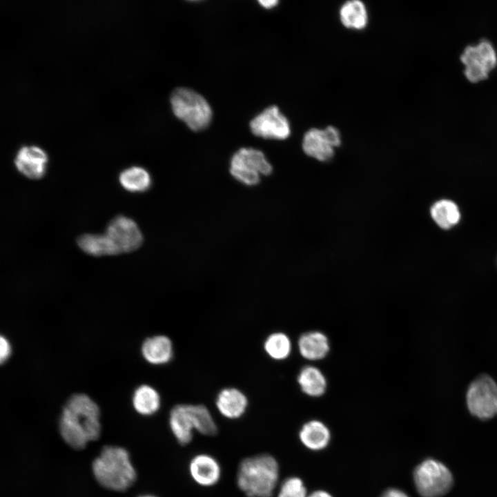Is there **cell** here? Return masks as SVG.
I'll list each match as a JSON object with an SVG mask.
<instances>
[{
  "instance_id": "obj_1",
  "label": "cell",
  "mask_w": 497,
  "mask_h": 497,
  "mask_svg": "<svg viewBox=\"0 0 497 497\" xmlns=\"http://www.w3.org/2000/svg\"><path fill=\"white\" fill-rule=\"evenodd\" d=\"M98 405L86 394L75 393L65 403L59 430L64 441L75 449H81L97 440L101 431Z\"/></svg>"
},
{
  "instance_id": "obj_2",
  "label": "cell",
  "mask_w": 497,
  "mask_h": 497,
  "mask_svg": "<svg viewBox=\"0 0 497 497\" xmlns=\"http://www.w3.org/2000/svg\"><path fill=\"white\" fill-rule=\"evenodd\" d=\"M279 479V466L266 454L242 460L237 471L236 483L246 497H271Z\"/></svg>"
},
{
  "instance_id": "obj_3",
  "label": "cell",
  "mask_w": 497,
  "mask_h": 497,
  "mask_svg": "<svg viewBox=\"0 0 497 497\" xmlns=\"http://www.w3.org/2000/svg\"><path fill=\"white\" fill-rule=\"evenodd\" d=\"M92 470L101 485L114 491H124L136 480L128 453L119 447H104L94 460Z\"/></svg>"
},
{
  "instance_id": "obj_4",
  "label": "cell",
  "mask_w": 497,
  "mask_h": 497,
  "mask_svg": "<svg viewBox=\"0 0 497 497\" xmlns=\"http://www.w3.org/2000/svg\"><path fill=\"white\" fill-rule=\"evenodd\" d=\"M168 425L173 436L182 446L192 441L195 431L206 436H215L217 432L214 418L204 405H175L170 411Z\"/></svg>"
},
{
  "instance_id": "obj_5",
  "label": "cell",
  "mask_w": 497,
  "mask_h": 497,
  "mask_svg": "<svg viewBox=\"0 0 497 497\" xmlns=\"http://www.w3.org/2000/svg\"><path fill=\"white\" fill-rule=\"evenodd\" d=\"M173 111L193 130L204 129L209 124L212 110L207 101L199 93L186 88L175 89L170 98Z\"/></svg>"
},
{
  "instance_id": "obj_6",
  "label": "cell",
  "mask_w": 497,
  "mask_h": 497,
  "mask_svg": "<svg viewBox=\"0 0 497 497\" xmlns=\"http://www.w3.org/2000/svg\"><path fill=\"white\" fill-rule=\"evenodd\" d=\"M465 66L464 75L471 83H478L488 78L497 66V54L491 42L482 39L475 45L465 48L460 57Z\"/></svg>"
},
{
  "instance_id": "obj_7",
  "label": "cell",
  "mask_w": 497,
  "mask_h": 497,
  "mask_svg": "<svg viewBox=\"0 0 497 497\" xmlns=\"http://www.w3.org/2000/svg\"><path fill=\"white\" fill-rule=\"evenodd\" d=\"M413 476L416 489L422 497H441L448 492L453 483L449 469L433 459L420 464Z\"/></svg>"
},
{
  "instance_id": "obj_8",
  "label": "cell",
  "mask_w": 497,
  "mask_h": 497,
  "mask_svg": "<svg viewBox=\"0 0 497 497\" xmlns=\"http://www.w3.org/2000/svg\"><path fill=\"white\" fill-rule=\"evenodd\" d=\"M273 168L264 154L257 149L243 148L231 158L230 173L239 182L253 186L260 182V175H269Z\"/></svg>"
},
{
  "instance_id": "obj_9",
  "label": "cell",
  "mask_w": 497,
  "mask_h": 497,
  "mask_svg": "<svg viewBox=\"0 0 497 497\" xmlns=\"http://www.w3.org/2000/svg\"><path fill=\"white\" fill-rule=\"evenodd\" d=\"M467 404L470 412L481 419H488L497 413V384L489 376L477 378L469 386Z\"/></svg>"
},
{
  "instance_id": "obj_10",
  "label": "cell",
  "mask_w": 497,
  "mask_h": 497,
  "mask_svg": "<svg viewBox=\"0 0 497 497\" xmlns=\"http://www.w3.org/2000/svg\"><path fill=\"white\" fill-rule=\"evenodd\" d=\"M342 143L339 130L333 126L324 128H311L304 134L302 147L304 153L320 162L330 160L335 149Z\"/></svg>"
},
{
  "instance_id": "obj_11",
  "label": "cell",
  "mask_w": 497,
  "mask_h": 497,
  "mask_svg": "<svg viewBox=\"0 0 497 497\" xmlns=\"http://www.w3.org/2000/svg\"><path fill=\"white\" fill-rule=\"evenodd\" d=\"M105 234L119 254L134 251L143 242V235L137 224L124 215H117L111 220Z\"/></svg>"
},
{
  "instance_id": "obj_12",
  "label": "cell",
  "mask_w": 497,
  "mask_h": 497,
  "mask_svg": "<svg viewBox=\"0 0 497 497\" xmlns=\"http://www.w3.org/2000/svg\"><path fill=\"white\" fill-rule=\"evenodd\" d=\"M252 133L266 139H285L291 134L288 119L276 106H269L250 122Z\"/></svg>"
},
{
  "instance_id": "obj_13",
  "label": "cell",
  "mask_w": 497,
  "mask_h": 497,
  "mask_svg": "<svg viewBox=\"0 0 497 497\" xmlns=\"http://www.w3.org/2000/svg\"><path fill=\"white\" fill-rule=\"evenodd\" d=\"M47 162V154L36 146L21 147L14 159L17 170L31 179H39L44 176Z\"/></svg>"
},
{
  "instance_id": "obj_14",
  "label": "cell",
  "mask_w": 497,
  "mask_h": 497,
  "mask_svg": "<svg viewBox=\"0 0 497 497\" xmlns=\"http://www.w3.org/2000/svg\"><path fill=\"white\" fill-rule=\"evenodd\" d=\"M188 472L192 480L202 487H212L220 480L222 468L211 455L198 454L194 456L188 464Z\"/></svg>"
},
{
  "instance_id": "obj_15",
  "label": "cell",
  "mask_w": 497,
  "mask_h": 497,
  "mask_svg": "<svg viewBox=\"0 0 497 497\" xmlns=\"http://www.w3.org/2000/svg\"><path fill=\"white\" fill-rule=\"evenodd\" d=\"M215 405L222 416L233 420L240 418L245 413L248 400L246 396L240 389L228 387L218 393Z\"/></svg>"
},
{
  "instance_id": "obj_16",
  "label": "cell",
  "mask_w": 497,
  "mask_h": 497,
  "mask_svg": "<svg viewBox=\"0 0 497 497\" xmlns=\"http://www.w3.org/2000/svg\"><path fill=\"white\" fill-rule=\"evenodd\" d=\"M144 359L155 365L169 362L173 355V346L170 339L164 335L147 338L141 347Z\"/></svg>"
},
{
  "instance_id": "obj_17",
  "label": "cell",
  "mask_w": 497,
  "mask_h": 497,
  "mask_svg": "<svg viewBox=\"0 0 497 497\" xmlns=\"http://www.w3.org/2000/svg\"><path fill=\"white\" fill-rule=\"evenodd\" d=\"M298 344L301 355L309 360L324 358L330 348L327 337L320 331H310L302 334Z\"/></svg>"
},
{
  "instance_id": "obj_18",
  "label": "cell",
  "mask_w": 497,
  "mask_h": 497,
  "mask_svg": "<svg viewBox=\"0 0 497 497\" xmlns=\"http://www.w3.org/2000/svg\"><path fill=\"white\" fill-rule=\"evenodd\" d=\"M339 18L343 26L354 30L364 29L369 22L367 7L359 0L344 2L339 9Z\"/></svg>"
},
{
  "instance_id": "obj_19",
  "label": "cell",
  "mask_w": 497,
  "mask_h": 497,
  "mask_svg": "<svg viewBox=\"0 0 497 497\" xmlns=\"http://www.w3.org/2000/svg\"><path fill=\"white\" fill-rule=\"evenodd\" d=\"M77 244L84 253L90 255L100 257L119 255L116 247L105 233L82 234L77 238Z\"/></svg>"
},
{
  "instance_id": "obj_20",
  "label": "cell",
  "mask_w": 497,
  "mask_h": 497,
  "mask_svg": "<svg viewBox=\"0 0 497 497\" xmlns=\"http://www.w3.org/2000/svg\"><path fill=\"white\" fill-rule=\"evenodd\" d=\"M132 400L135 411L144 416L155 413L161 406V398L158 391L148 384L139 386L133 393Z\"/></svg>"
},
{
  "instance_id": "obj_21",
  "label": "cell",
  "mask_w": 497,
  "mask_h": 497,
  "mask_svg": "<svg viewBox=\"0 0 497 497\" xmlns=\"http://www.w3.org/2000/svg\"><path fill=\"white\" fill-rule=\"evenodd\" d=\"M300 438L306 447L319 450L327 445L330 433L322 422L311 420L303 425L300 431Z\"/></svg>"
},
{
  "instance_id": "obj_22",
  "label": "cell",
  "mask_w": 497,
  "mask_h": 497,
  "mask_svg": "<svg viewBox=\"0 0 497 497\" xmlns=\"http://www.w3.org/2000/svg\"><path fill=\"white\" fill-rule=\"evenodd\" d=\"M298 382L302 391L310 396H320L326 391V378L321 371L313 366L304 367L299 373Z\"/></svg>"
},
{
  "instance_id": "obj_23",
  "label": "cell",
  "mask_w": 497,
  "mask_h": 497,
  "mask_svg": "<svg viewBox=\"0 0 497 497\" xmlns=\"http://www.w3.org/2000/svg\"><path fill=\"white\" fill-rule=\"evenodd\" d=\"M119 181L124 189L131 193L145 192L151 185L149 173L140 166H131L122 170Z\"/></svg>"
},
{
  "instance_id": "obj_24",
  "label": "cell",
  "mask_w": 497,
  "mask_h": 497,
  "mask_svg": "<svg viewBox=\"0 0 497 497\" xmlns=\"http://www.w3.org/2000/svg\"><path fill=\"white\" fill-rule=\"evenodd\" d=\"M430 213L433 221L443 229H449L458 224L460 218L458 206L448 199H440L435 202Z\"/></svg>"
},
{
  "instance_id": "obj_25",
  "label": "cell",
  "mask_w": 497,
  "mask_h": 497,
  "mask_svg": "<svg viewBox=\"0 0 497 497\" xmlns=\"http://www.w3.org/2000/svg\"><path fill=\"white\" fill-rule=\"evenodd\" d=\"M264 349L266 354L272 359L277 360H284L291 353V340L284 333H273L265 340Z\"/></svg>"
},
{
  "instance_id": "obj_26",
  "label": "cell",
  "mask_w": 497,
  "mask_h": 497,
  "mask_svg": "<svg viewBox=\"0 0 497 497\" xmlns=\"http://www.w3.org/2000/svg\"><path fill=\"white\" fill-rule=\"evenodd\" d=\"M277 497H307L305 487L301 479L291 477L281 485Z\"/></svg>"
},
{
  "instance_id": "obj_27",
  "label": "cell",
  "mask_w": 497,
  "mask_h": 497,
  "mask_svg": "<svg viewBox=\"0 0 497 497\" xmlns=\"http://www.w3.org/2000/svg\"><path fill=\"white\" fill-rule=\"evenodd\" d=\"M12 353V347L9 340L1 335L0 338V361L1 363L6 362Z\"/></svg>"
},
{
  "instance_id": "obj_28",
  "label": "cell",
  "mask_w": 497,
  "mask_h": 497,
  "mask_svg": "<svg viewBox=\"0 0 497 497\" xmlns=\"http://www.w3.org/2000/svg\"><path fill=\"white\" fill-rule=\"evenodd\" d=\"M381 497H409L405 492L398 489H389L385 491Z\"/></svg>"
},
{
  "instance_id": "obj_29",
  "label": "cell",
  "mask_w": 497,
  "mask_h": 497,
  "mask_svg": "<svg viewBox=\"0 0 497 497\" xmlns=\"http://www.w3.org/2000/svg\"><path fill=\"white\" fill-rule=\"evenodd\" d=\"M278 1L275 0H260L259 3L265 8H272L276 6L278 3Z\"/></svg>"
},
{
  "instance_id": "obj_30",
  "label": "cell",
  "mask_w": 497,
  "mask_h": 497,
  "mask_svg": "<svg viewBox=\"0 0 497 497\" xmlns=\"http://www.w3.org/2000/svg\"><path fill=\"white\" fill-rule=\"evenodd\" d=\"M307 497H332L329 493L324 491H316Z\"/></svg>"
},
{
  "instance_id": "obj_31",
  "label": "cell",
  "mask_w": 497,
  "mask_h": 497,
  "mask_svg": "<svg viewBox=\"0 0 497 497\" xmlns=\"http://www.w3.org/2000/svg\"><path fill=\"white\" fill-rule=\"evenodd\" d=\"M142 497H155V496H142Z\"/></svg>"
}]
</instances>
